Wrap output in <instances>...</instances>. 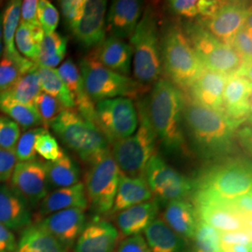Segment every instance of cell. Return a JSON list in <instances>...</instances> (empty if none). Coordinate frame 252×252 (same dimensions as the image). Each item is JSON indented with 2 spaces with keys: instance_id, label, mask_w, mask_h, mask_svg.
<instances>
[{
  "instance_id": "6da1fadb",
  "label": "cell",
  "mask_w": 252,
  "mask_h": 252,
  "mask_svg": "<svg viewBox=\"0 0 252 252\" xmlns=\"http://www.w3.org/2000/svg\"><path fill=\"white\" fill-rule=\"evenodd\" d=\"M183 125L187 144L207 164L241 155L236 140L237 128L223 115L189 99L187 94Z\"/></svg>"
},
{
  "instance_id": "7a4b0ae2",
  "label": "cell",
  "mask_w": 252,
  "mask_h": 252,
  "mask_svg": "<svg viewBox=\"0 0 252 252\" xmlns=\"http://www.w3.org/2000/svg\"><path fill=\"white\" fill-rule=\"evenodd\" d=\"M186 94L169 80L160 79L144 100L147 115L163 150L170 154H186L188 144L184 132L183 109Z\"/></svg>"
},
{
  "instance_id": "3957f363",
  "label": "cell",
  "mask_w": 252,
  "mask_h": 252,
  "mask_svg": "<svg viewBox=\"0 0 252 252\" xmlns=\"http://www.w3.org/2000/svg\"><path fill=\"white\" fill-rule=\"evenodd\" d=\"M159 26V15L152 6H149L143 11L130 38L134 80L144 88L159 81L162 74Z\"/></svg>"
},
{
  "instance_id": "277c9868",
  "label": "cell",
  "mask_w": 252,
  "mask_h": 252,
  "mask_svg": "<svg viewBox=\"0 0 252 252\" xmlns=\"http://www.w3.org/2000/svg\"><path fill=\"white\" fill-rule=\"evenodd\" d=\"M162 72L180 89L188 90L204 70L193 47L179 24L165 25L161 34Z\"/></svg>"
},
{
  "instance_id": "5b68a950",
  "label": "cell",
  "mask_w": 252,
  "mask_h": 252,
  "mask_svg": "<svg viewBox=\"0 0 252 252\" xmlns=\"http://www.w3.org/2000/svg\"><path fill=\"white\" fill-rule=\"evenodd\" d=\"M50 127L63 145L89 164L110 150L97 126L81 117L75 108H64Z\"/></svg>"
},
{
  "instance_id": "8992f818",
  "label": "cell",
  "mask_w": 252,
  "mask_h": 252,
  "mask_svg": "<svg viewBox=\"0 0 252 252\" xmlns=\"http://www.w3.org/2000/svg\"><path fill=\"white\" fill-rule=\"evenodd\" d=\"M194 183V191L233 198L252 190V164L243 155L209 163Z\"/></svg>"
},
{
  "instance_id": "52a82bcc",
  "label": "cell",
  "mask_w": 252,
  "mask_h": 252,
  "mask_svg": "<svg viewBox=\"0 0 252 252\" xmlns=\"http://www.w3.org/2000/svg\"><path fill=\"white\" fill-rule=\"evenodd\" d=\"M138 126L131 136L110 147V153L122 175L130 178L144 177L145 168L155 153L157 137L147 115L144 101L137 104Z\"/></svg>"
},
{
  "instance_id": "ba28073f",
  "label": "cell",
  "mask_w": 252,
  "mask_h": 252,
  "mask_svg": "<svg viewBox=\"0 0 252 252\" xmlns=\"http://www.w3.org/2000/svg\"><path fill=\"white\" fill-rule=\"evenodd\" d=\"M183 30L206 69L220 73L226 77L240 74L252 78V65L244 63L232 46L219 41L197 21L186 24Z\"/></svg>"
},
{
  "instance_id": "9c48e42d",
  "label": "cell",
  "mask_w": 252,
  "mask_h": 252,
  "mask_svg": "<svg viewBox=\"0 0 252 252\" xmlns=\"http://www.w3.org/2000/svg\"><path fill=\"white\" fill-rule=\"evenodd\" d=\"M79 70L85 92L94 104L116 97L132 99L145 91L144 87L134 79L113 72L104 66L93 53L81 59Z\"/></svg>"
},
{
  "instance_id": "30bf717a",
  "label": "cell",
  "mask_w": 252,
  "mask_h": 252,
  "mask_svg": "<svg viewBox=\"0 0 252 252\" xmlns=\"http://www.w3.org/2000/svg\"><path fill=\"white\" fill-rule=\"evenodd\" d=\"M121 172L110 150L90 164L84 189L88 206L96 215L109 214L117 192Z\"/></svg>"
},
{
  "instance_id": "8fae6325",
  "label": "cell",
  "mask_w": 252,
  "mask_h": 252,
  "mask_svg": "<svg viewBox=\"0 0 252 252\" xmlns=\"http://www.w3.org/2000/svg\"><path fill=\"white\" fill-rule=\"evenodd\" d=\"M144 178L159 206L175 200L192 197L195 189L194 180L174 169L155 153L146 165Z\"/></svg>"
},
{
  "instance_id": "7c38bea8",
  "label": "cell",
  "mask_w": 252,
  "mask_h": 252,
  "mask_svg": "<svg viewBox=\"0 0 252 252\" xmlns=\"http://www.w3.org/2000/svg\"><path fill=\"white\" fill-rule=\"evenodd\" d=\"M95 126L109 145L126 139L138 126V113L133 99L116 97L95 104Z\"/></svg>"
},
{
  "instance_id": "4fadbf2b",
  "label": "cell",
  "mask_w": 252,
  "mask_h": 252,
  "mask_svg": "<svg viewBox=\"0 0 252 252\" xmlns=\"http://www.w3.org/2000/svg\"><path fill=\"white\" fill-rule=\"evenodd\" d=\"M250 18H252L251 3L246 1H221L220 6L213 15L196 21L219 41L232 46L234 36Z\"/></svg>"
},
{
  "instance_id": "5bb4252c",
  "label": "cell",
  "mask_w": 252,
  "mask_h": 252,
  "mask_svg": "<svg viewBox=\"0 0 252 252\" xmlns=\"http://www.w3.org/2000/svg\"><path fill=\"white\" fill-rule=\"evenodd\" d=\"M10 186L27 200L31 208L38 206L49 193L45 162L38 160L17 162L10 178Z\"/></svg>"
},
{
  "instance_id": "9a60e30c",
  "label": "cell",
  "mask_w": 252,
  "mask_h": 252,
  "mask_svg": "<svg viewBox=\"0 0 252 252\" xmlns=\"http://www.w3.org/2000/svg\"><path fill=\"white\" fill-rule=\"evenodd\" d=\"M252 78L240 74L227 77L223 90V116L236 128L252 115Z\"/></svg>"
},
{
  "instance_id": "2e32d148",
  "label": "cell",
  "mask_w": 252,
  "mask_h": 252,
  "mask_svg": "<svg viewBox=\"0 0 252 252\" xmlns=\"http://www.w3.org/2000/svg\"><path fill=\"white\" fill-rule=\"evenodd\" d=\"M107 1H86L84 13L80 22L73 27L76 39L87 49H95L106 38Z\"/></svg>"
},
{
  "instance_id": "e0dca14e",
  "label": "cell",
  "mask_w": 252,
  "mask_h": 252,
  "mask_svg": "<svg viewBox=\"0 0 252 252\" xmlns=\"http://www.w3.org/2000/svg\"><path fill=\"white\" fill-rule=\"evenodd\" d=\"M143 6L138 0L113 1L106 17V36L130 39L143 14Z\"/></svg>"
},
{
  "instance_id": "ac0fdd59",
  "label": "cell",
  "mask_w": 252,
  "mask_h": 252,
  "mask_svg": "<svg viewBox=\"0 0 252 252\" xmlns=\"http://www.w3.org/2000/svg\"><path fill=\"white\" fill-rule=\"evenodd\" d=\"M85 220V210L75 207L55 212L36 223L70 248L82 232L86 224Z\"/></svg>"
},
{
  "instance_id": "d6986e66",
  "label": "cell",
  "mask_w": 252,
  "mask_h": 252,
  "mask_svg": "<svg viewBox=\"0 0 252 252\" xmlns=\"http://www.w3.org/2000/svg\"><path fill=\"white\" fill-rule=\"evenodd\" d=\"M120 242L117 228L105 220L86 223L75 243V252H114Z\"/></svg>"
},
{
  "instance_id": "ffe728a7",
  "label": "cell",
  "mask_w": 252,
  "mask_h": 252,
  "mask_svg": "<svg viewBox=\"0 0 252 252\" xmlns=\"http://www.w3.org/2000/svg\"><path fill=\"white\" fill-rule=\"evenodd\" d=\"M226 80L225 75L204 68L187 90L189 91V99L223 115L222 95Z\"/></svg>"
},
{
  "instance_id": "44dd1931",
  "label": "cell",
  "mask_w": 252,
  "mask_h": 252,
  "mask_svg": "<svg viewBox=\"0 0 252 252\" xmlns=\"http://www.w3.org/2000/svg\"><path fill=\"white\" fill-rule=\"evenodd\" d=\"M0 223L11 232L32 224L31 207L10 184H0Z\"/></svg>"
},
{
  "instance_id": "7402d4cb",
  "label": "cell",
  "mask_w": 252,
  "mask_h": 252,
  "mask_svg": "<svg viewBox=\"0 0 252 252\" xmlns=\"http://www.w3.org/2000/svg\"><path fill=\"white\" fill-rule=\"evenodd\" d=\"M94 57L113 72L129 77L133 60V49L126 40L106 36L103 42L92 52Z\"/></svg>"
},
{
  "instance_id": "603a6c76",
  "label": "cell",
  "mask_w": 252,
  "mask_h": 252,
  "mask_svg": "<svg viewBox=\"0 0 252 252\" xmlns=\"http://www.w3.org/2000/svg\"><path fill=\"white\" fill-rule=\"evenodd\" d=\"M160 219L187 243L193 237L199 222L195 207L188 200L169 202Z\"/></svg>"
},
{
  "instance_id": "cb8c5ba5",
  "label": "cell",
  "mask_w": 252,
  "mask_h": 252,
  "mask_svg": "<svg viewBox=\"0 0 252 252\" xmlns=\"http://www.w3.org/2000/svg\"><path fill=\"white\" fill-rule=\"evenodd\" d=\"M159 207L158 202L153 198L142 204L122 210L114 214L115 227L126 237L141 234L157 218Z\"/></svg>"
},
{
  "instance_id": "d4e9b609",
  "label": "cell",
  "mask_w": 252,
  "mask_h": 252,
  "mask_svg": "<svg viewBox=\"0 0 252 252\" xmlns=\"http://www.w3.org/2000/svg\"><path fill=\"white\" fill-rule=\"evenodd\" d=\"M56 71L72 95L75 109L81 117L95 125V104L85 92L79 67L71 59H67Z\"/></svg>"
},
{
  "instance_id": "484cf974",
  "label": "cell",
  "mask_w": 252,
  "mask_h": 252,
  "mask_svg": "<svg viewBox=\"0 0 252 252\" xmlns=\"http://www.w3.org/2000/svg\"><path fill=\"white\" fill-rule=\"evenodd\" d=\"M37 220L62 211L68 208H81L86 210L88 207V201L85 193L84 184L79 182L70 187L57 189L49 192L40 202Z\"/></svg>"
},
{
  "instance_id": "4316f807",
  "label": "cell",
  "mask_w": 252,
  "mask_h": 252,
  "mask_svg": "<svg viewBox=\"0 0 252 252\" xmlns=\"http://www.w3.org/2000/svg\"><path fill=\"white\" fill-rule=\"evenodd\" d=\"M153 198L144 177L130 178L121 174L117 192L109 214L114 215L126 208L142 204Z\"/></svg>"
},
{
  "instance_id": "83f0119b",
  "label": "cell",
  "mask_w": 252,
  "mask_h": 252,
  "mask_svg": "<svg viewBox=\"0 0 252 252\" xmlns=\"http://www.w3.org/2000/svg\"><path fill=\"white\" fill-rule=\"evenodd\" d=\"M69 248L45 229L33 223L21 233L14 252H68Z\"/></svg>"
},
{
  "instance_id": "f1b7e54d",
  "label": "cell",
  "mask_w": 252,
  "mask_h": 252,
  "mask_svg": "<svg viewBox=\"0 0 252 252\" xmlns=\"http://www.w3.org/2000/svg\"><path fill=\"white\" fill-rule=\"evenodd\" d=\"M145 241L151 252H185L187 242L156 218L145 230Z\"/></svg>"
},
{
  "instance_id": "f546056e",
  "label": "cell",
  "mask_w": 252,
  "mask_h": 252,
  "mask_svg": "<svg viewBox=\"0 0 252 252\" xmlns=\"http://www.w3.org/2000/svg\"><path fill=\"white\" fill-rule=\"evenodd\" d=\"M45 165L49 187L61 189L81 182L78 163L65 153L56 161L45 162Z\"/></svg>"
},
{
  "instance_id": "4dcf8cb0",
  "label": "cell",
  "mask_w": 252,
  "mask_h": 252,
  "mask_svg": "<svg viewBox=\"0 0 252 252\" xmlns=\"http://www.w3.org/2000/svg\"><path fill=\"white\" fill-rule=\"evenodd\" d=\"M44 32L40 26H32L20 22L14 42L19 54L36 63Z\"/></svg>"
},
{
  "instance_id": "1f68e13d",
  "label": "cell",
  "mask_w": 252,
  "mask_h": 252,
  "mask_svg": "<svg viewBox=\"0 0 252 252\" xmlns=\"http://www.w3.org/2000/svg\"><path fill=\"white\" fill-rule=\"evenodd\" d=\"M37 66L23 75L18 81L9 89L1 92L0 94L21 104L34 106V101L41 92L37 75Z\"/></svg>"
},
{
  "instance_id": "d6a6232c",
  "label": "cell",
  "mask_w": 252,
  "mask_h": 252,
  "mask_svg": "<svg viewBox=\"0 0 252 252\" xmlns=\"http://www.w3.org/2000/svg\"><path fill=\"white\" fill-rule=\"evenodd\" d=\"M37 75L41 92L58 100L63 108H75L72 95L59 77L56 69L38 65Z\"/></svg>"
},
{
  "instance_id": "836d02e7",
  "label": "cell",
  "mask_w": 252,
  "mask_h": 252,
  "mask_svg": "<svg viewBox=\"0 0 252 252\" xmlns=\"http://www.w3.org/2000/svg\"><path fill=\"white\" fill-rule=\"evenodd\" d=\"M0 111L14 121L24 130L42 126L41 119L34 106L21 104L2 94H0Z\"/></svg>"
},
{
  "instance_id": "e575fe53",
  "label": "cell",
  "mask_w": 252,
  "mask_h": 252,
  "mask_svg": "<svg viewBox=\"0 0 252 252\" xmlns=\"http://www.w3.org/2000/svg\"><path fill=\"white\" fill-rule=\"evenodd\" d=\"M67 48V37L54 32L43 36L39 48L37 65L54 68L63 61Z\"/></svg>"
},
{
  "instance_id": "d590c367",
  "label": "cell",
  "mask_w": 252,
  "mask_h": 252,
  "mask_svg": "<svg viewBox=\"0 0 252 252\" xmlns=\"http://www.w3.org/2000/svg\"><path fill=\"white\" fill-rule=\"evenodd\" d=\"M36 66L37 63L21 54L16 57L3 54L0 59V93L9 89L23 75Z\"/></svg>"
},
{
  "instance_id": "8d00e7d4",
  "label": "cell",
  "mask_w": 252,
  "mask_h": 252,
  "mask_svg": "<svg viewBox=\"0 0 252 252\" xmlns=\"http://www.w3.org/2000/svg\"><path fill=\"white\" fill-rule=\"evenodd\" d=\"M21 4L22 1H10L3 12L2 22V37H3V54L10 57L18 56L19 53L15 47L14 37L18 28L21 18Z\"/></svg>"
},
{
  "instance_id": "74e56055",
  "label": "cell",
  "mask_w": 252,
  "mask_h": 252,
  "mask_svg": "<svg viewBox=\"0 0 252 252\" xmlns=\"http://www.w3.org/2000/svg\"><path fill=\"white\" fill-rule=\"evenodd\" d=\"M185 252H221L220 232L199 220L195 234L187 244Z\"/></svg>"
},
{
  "instance_id": "f35d334b",
  "label": "cell",
  "mask_w": 252,
  "mask_h": 252,
  "mask_svg": "<svg viewBox=\"0 0 252 252\" xmlns=\"http://www.w3.org/2000/svg\"><path fill=\"white\" fill-rule=\"evenodd\" d=\"M34 107L41 119L42 126L46 129L50 127L54 119L64 109L58 100L44 92L38 94L34 101Z\"/></svg>"
},
{
  "instance_id": "ab89813d",
  "label": "cell",
  "mask_w": 252,
  "mask_h": 252,
  "mask_svg": "<svg viewBox=\"0 0 252 252\" xmlns=\"http://www.w3.org/2000/svg\"><path fill=\"white\" fill-rule=\"evenodd\" d=\"M46 128L36 127L26 130L19 137L14 153L17 162H30L36 160L35 142L36 137L40 135Z\"/></svg>"
},
{
  "instance_id": "60d3db41",
  "label": "cell",
  "mask_w": 252,
  "mask_h": 252,
  "mask_svg": "<svg viewBox=\"0 0 252 252\" xmlns=\"http://www.w3.org/2000/svg\"><path fill=\"white\" fill-rule=\"evenodd\" d=\"M35 151L48 162L58 160L64 153L56 138L48 131V129H45L36 137Z\"/></svg>"
},
{
  "instance_id": "b9f144b4",
  "label": "cell",
  "mask_w": 252,
  "mask_h": 252,
  "mask_svg": "<svg viewBox=\"0 0 252 252\" xmlns=\"http://www.w3.org/2000/svg\"><path fill=\"white\" fill-rule=\"evenodd\" d=\"M252 18L249 19L243 28L235 35L232 47L243 60L244 63L252 65Z\"/></svg>"
},
{
  "instance_id": "7bdbcfd3",
  "label": "cell",
  "mask_w": 252,
  "mask_h": 252,
  "mask_svg": "<svg viewBox=\"0 0 252 252\" xmlns=\"http://www.w3.org/2000/svg\"><path fill=\"white\" fill-rule=\"evenodd\" d=\"M59 12L48 0L38 1L37 6V21L40 27L42 28L45 35L55 32L59 24Z\"/></svg>"
},
{
  "instance_id": "ee69618b",
  "label": "cell",
  "mask_w": 252,
  "mask_h": 252,
  "mask_svg": "<svg viewBox=\"0 0 252 252\" xmlns=\"http://www.w3.org/2000/svg\"><path fill=\"white\" fill-rule=\"evenodd\" d=\"M21 135V127L7 116H0V148L14 151Z\"/></svg>"
},
{
  "instance_id": "f6af8a7d",
  "label": "cell",
  "mask_w": 252,
  "mask_h": 252,
  "mask_svg": "<svg viewBox=\"0 0 252 252\" xmlns=\"http://www.w3.org/2000/svg\"><path fill=\"white\" fill-rule=\"evenodd\" d=\"M168 7L173 14L185 19L201 18L202 0H171Z\"/></svg>"
},
{
  "instance_id": "bcb514c9",
  "label": "cell",
  "mask_w": 252,
  "mask_h": 252,
  "mask_svg": "<svg viewBox=\"0 0 252 252\" xmlns=\"http://www.w3.org/2000/svg\"><path fill=\"white\" fill-rule=\"evenodd\" d=\"M86 6V0H63L60 1V7L63 18L68 27L72 29L82 18Z\"/></svg>"
},
{
  "instance_id": "7dc6e473",
  "label": "cell",
  "mask_w": 252,
  "mask_h": 252,
  "mask_svg": "<svg viewBox=\"0 0 252 252\" xmlns=\"http://www.w3.org/2000/svg\"><path fill=\"white\" fill-rule=\"evenodd\" d=\"M17 159L14 151L0 148V184L7 183L12 176Z\"/></svg>"
},
{
  "instance_id": "c3c4849f",
  "label": "cell",
  "mask_w": 252,
  "mask_h": 252,
  "mask_svg": "<svg viewBox=\"0 0 252 252\" xmlns=\"http://www.w3.org/2000/svg\"><path fill=\"white\" fill-rule=\"evenodd\" d=\"M252 231H231L220 232V243L221 249L234 245L252 244Z\"/></svg>"
},
{
  "instance_id": "681fc988",
  "label": "cell",
  "mask_w": 252,
  "mask_h": 252,
  "mask_svg": "<svg viewBox=\"0 0 252 252\" xmlns=\"http://www.w3.org/2000/svg\"><path fill=\"white\" fill-rule=\"evenodd\" d=\"M114 252H151L142 234L128 236L118 244Z\"/></svg>"
},
{
  "instance_id": "f907efd6",
  "label": "cell",
  "mask_w": 252,
  "mask_h": 252,
  "mask_svg": "<svg viewBox=\"0 0 252 252\" xmlns=\"http://www.w3.org/2000/svg\"><path fill=\"white\" fill-rule=\"evenodd\" d=\"M229 205L236 212L244 216L252 217V190L241 195L229 199Z\"/></svg>"
},
{
  "instance_id": "816d5d0a",
  "label": "cell",
  "mask_w": 252,
  "mask_h": 252,
  "mask_svg": "<svg viewBox=\"0 0 252 252\" xmlns=\"http://www.w3.org/2000/svg\"><path fill=\"white\" fill-rule=\"evenodd\" d=\"M37 0H25L21 4L20 22L32 26H39L37 21Z\"/></svg>"
},
{
  "instance_id": "f5cc1de1",
  "label": "cell",
  "mask_w": 252,
  "mask_h": 252,
  "mask_svg": "<svg viewBox=\"0 0 252 252\" xmlns=\"http://www.w3.org/2000/svg\"><path fill=\"white\" fill-rule=\"evenodd\" d=\"M16 245L15 235L6 226L0 223V252H14Z\"/></svg>"
},
{
  "instance_id": "db71d44e",
  "label": "cell",
  "mask_w": 252,
  "mask_h": 252,
  "mask_svg": "<svg viewBox=\"0 0 252 252\" xmlns=\"http://www.w3.org/2000/svg\"><path fill=\"white\" fill-rule=\"evenodd\" d=\"M252 244L234 245L221 249V252H252Z\"/></svg>"
},
{
  "instance_id": "11a10c76",
  "label": "cell",
  "mask_w": 252,
  "mask_h": 252,
  "mask_svg": "<svg viewBox=\"0 0 252 252\" xmlns=\"http://www.w3.org/2000/svg\"><path fill=\"white\" fill-rule=\"evenodd\" d=\"M2 22H3V13L0 12V40H2Z\"/></svg>"
}]
</instances>
